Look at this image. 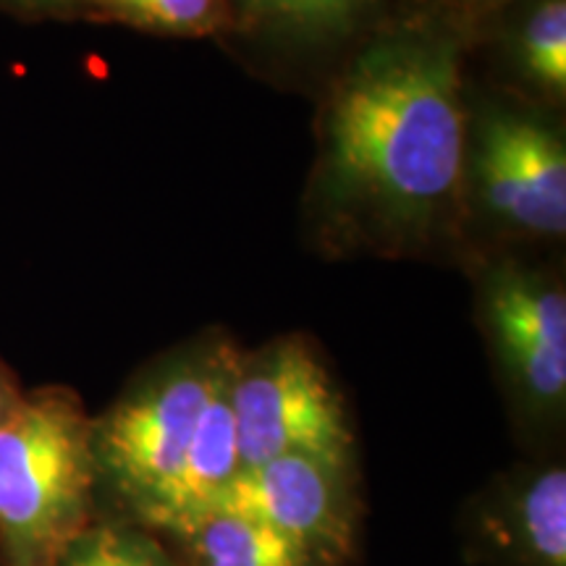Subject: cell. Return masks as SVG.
Here are the masks:
<instances>
[{
  "mask_svg": "<svg viewBox=\"0 0 566 566\" xmlns=\"http://www.w3.org/2000/svg\"><path fill=\"white\" fill-rule=\"evenodd\" d=\"M480 200L499 221L530 237L566 231V147L554 126L514 111H493L475 145Z\"/></svg>",
  "mask_w": 566,
  "mask_h": 566,
  "instance_id": "cell-7",
  "label": "cell"
},
{
  "mask_svg": "<svg viewBox=\"0 0 566 566\" xmlns=\"http://www.w3.org/2000/svg\"><path fill=\"white\" fill-rule=\"evenodd\" d=\"M231 409L242 472L286 454L354 462V433L328 367L307 338L281 336L239 354Z\"/></svg>",
  "mask_w": 566,
  "mask_h": 566,
  "instance_id": "cell-4",
  "label": "cell"
},
{
  "mask_svg": "<svg viewBox=\"0 0 566 566\" xmlns=\"http://www.w3.org/2000/svg\"><path fill=\"white\" fill-rule=\"evenodd\" d=\"M516 59L530 82L562 97L566 92V3L541 0L516 38Z\"/></svg>",
  "mask_w": 566,
  "mask_h": 566,
  "instance_id": "cell-12",
  "label": "cell"
},
{
  "mask_svg": "<svg viewBox=\"0 0 566 566\" xmlns=\"http://www.w3.org/2000/svg\"><path fill=\"white\" fill-rule=\"evenodd\" d=\"M92 6L142 30L208 34L226 21L223 0H90Z\"/></svg>",
  "mask_w": 566,
  "mask_h": 566,
  "instance_id": "cell-13",
  "label": "cell"
},
{
  "mask_svg": "<svg viewBox=\"0 0 566 566\" xmlns=\"http://www.w3.org/2000/svg\"><path fill=\"white\" fill-rule=\"evenodd\" d=\"M231 375L210 399L195 441L187 451V459L181 464L179 478L174 480L171 491L166 493V499L147 520L145 530L181 535L202 516L218 512L223 501L229 499L237 478L242 475L237 424H233L231 409Z\"/></svg>",
  "mask_w": 566,
  "mask_h": 566,
  "instance_id": "cell-9",
  "label": "cell"
},
{
  "mask_svg": "<svg viewBox=\"0 0 566 566\" xmlns=\"http://www.w3.org/2000/svg\"><path fill=\"white\" fill-rule=\"evenodd\" d=\"M176 537L197 566H317L292 541L233 509H218Z\"/></svg>",
  "mask_w": 566,
  "mask_h": 566,
  "instance_id": "cell-10",
  "label": "cell"
},
{
  "mask_svg": "<svg viewBox=\"0 0 566 566\" xmlns=\"http://www.w3.org/2000/svg\"><path fill=\"white\" fill-rule=\"evenodd\" d=\"M472 543L499 566H566V472L546 464L480 499Z\"/></svg>",
  "mask_w": 566,
  "mask_h": 566,
  "instance_id": "cell-8",
  "label": "cell"
},
{
  "mask_svg": "<svg viewBox=\"0 0 566 566\" xmlns=\"http://www.w3.org/2000/svg\"><path fill=\"white\" fill-rule=\"evenodd\" d=\"M467 166L462 48L438 27L367 45L323 113L315 192L331 223L378 244L424 242Z\"/></svg>",
  "mask_w": 566,
  "mask_h": 566,
  "instance_id": "cell-1",
  "label": "cell"
},
{
  "mask_svg": "<svg viewBox=\"0 0 566 566\" xmlns=\"http://www.w3.org/2000/svg\"><path fill=\"white\" fill-rule=\"evenodd\" d=\"M485 334L516 401L558 417L566 401V294L554 275L516 263L491 268L480 292Z\"/></svg>",
  "mask_w": 566,
  "mask_h": 566,
  "instance_id": "cell-5",
  "label": "cell"
},
{
  "mask_svg": "<svg viewBox=\"0 0 566 566\" xmlns=\"http://www.w3.org/2000/svg\"><path fill=\"white\" fill-rule=\"evenodd\" d=\"M55 566H176L153 530L129 520H95Z\"/></svg>",
  "mask_w": 566,
  "mask_h": 566,
  "instance_id": "cell-11",
  "label": "cell"
},
{
  "mask_svg": "<svg viewBox=\"0 0 566 566\" xmlns=\"http://www.w3.org/2000/svg\"><path fill=\"white\" fill-rule=\"evenodd\" d=\"M221 336L181 346L142 370L105 415L92 417L101 488L116 495L139 527L171 491L205 409L237 365Z\"/></svg>",
  "mask_w": 566,
  "mask_h": 566,
  "instance_id": "cell-3",
  "label": "cell"
},
{
  "mask_svg": "<svg viewBox=\"0 0 566 566\" xmlns=\"http://www.w3.org/2000/svg\"><path fill=\"white\" fill-rule=\"evenodd\" d=\"M21 396H24V388L19 386L17 375L11 373V367L0 359V424L9 420L13 409L19 407Z\"/></svg>",
  "mask_w": 566,
  "mask_h": 566,
  "instance_id": "cell-15",
  "label": "cell"
},
{
  "mask_svg": "<svg viewBox=\"0 0 566 566\" xmlns=\"http://www.w3.org/2000/svg\"><path fill=\"white\" fill-rule=\"evenodd\" d=\"M354 462L286 454L244 470L221 509L263 522L317 566H342L357 537Z\"/></svg>",
  "mask_w": 566,
  "mask_h": 566,
  "instance_id": "cell-6",
  "label": "cell"
},
{
  "mask_svg": "<svg viewBox=\"0 0 566 566\" xmlns=\"http://www.w3.org/2000/svg\"><path fill=\"white\" fill-rule=\"evenodd\" d=\"M69 3L74 0H0V6H13V9H61Z\"/></svg>",
  "mask_w": 566,
  "mask_h": 566,
  "instance_id": "cell-16",
  "label": "cell"
},
{
  "mask_svg": "<svg viewBox=\"0 0 566 566\" xmlns=\"http://www.w3.org/2000/svg\"><path fill=\"white\" fill-rule=\"evenodd\" d=\"M254 13L304 32L334 30L349 21L367 0H247Z\"/></svg>",
  "mask_w": 566,
  "mask_h": 566,
  "instance_id": "cell-14",
  "label": "cell"
},
{
  "mask_svg": "<svg viewBox=\"0 0 566 566\" xmlns=\"http://www.w3.org/2000/svg\"><path fill=\"white\" fill-rule=\"evenodd\" d=\"M92 417L63 386L24 391L0 424V564L55 566L95 522Z\"/></svg>",
  "mask_w": 566,
  "mask_h": 566,
  "instance_id": "cell-2",
  "label": "cell"
}]
</instances>
